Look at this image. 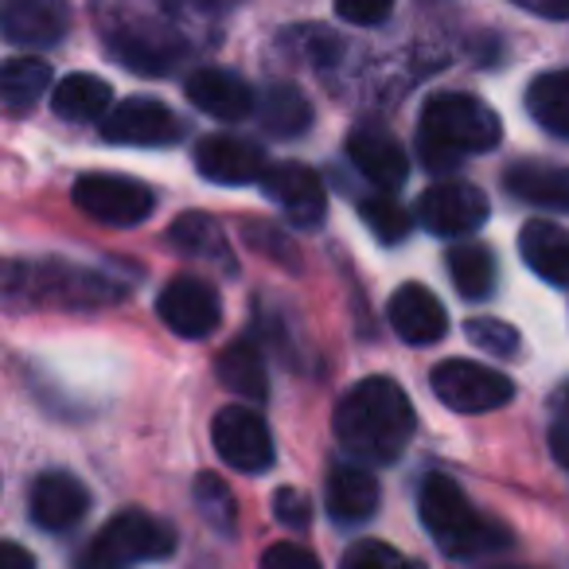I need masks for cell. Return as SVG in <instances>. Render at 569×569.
Instances as JSON below:
<instances>
[{"label":"cell","mask_w":569,"mask_h":569,"mask_svg":"<svg viewBox=\"0 0 569 569\" xmlns=\"http://www.w3.org/2000/svg\"><path fill=\"white\" fill-rule=\"evenodd\" d=\"M418 429V413L395 379H363L336 402L332 433L359 465H395Z\"/></svg>","instance_id":"obj_1"},{"label":"cell","mask_w":569,"mask_h":569,"mask_svg":"<svg viewBox=\"0 0 569 569\" xmlns=\"http://www.w3.org/2000/svg\"><path fill=\"white\" fill-rule=\"evenodd\" d=\"M499 137H503L499 113L488 102L460 94V90L433 94L418 121V152L433 172H449L465 157L491 152L499 144Z\"/></svg>","instance_id":"obj_2"},{"label":"cell","mask_w":569,"mask_h":569,"mask_svg":"<svg viewBox=\"0 0 569 569\" xmlns=\"http://www.w3.org/2000/svg\"><path fill=\"white\" fill-rule=\"evenodd\" d=\"M418 515L421 527L433 535V542L457 561L480 558V553L507 546V530L499 522H491L449 476H426L421 480Z\"/></svg>","instance_id":"obj_3"},{"label":"cell","mask_w":569,"mask_h":569,"mask_svg":"<svg viewBox=\"0 0 569 569\" xmlns=\"http://www.w3.org/2000/svg\"><path fill=\"white\" fill-rule=\"evenodd\" d=\"M176 553L172 522L149 511H121L87 546L79 569H133L141 561H164Z\"/></svg>","instance_id":"obj_4"},{"label":"cell","mask_w":569,"mask_h":569,"mask_svg":"<svg viewBox=\"0 0 569 569\" xmlns=\"http://www.w3.org/2000/svg\"><path fill=\"white\" fill-rule=\"evenodd\" d=\"M106 43L118 56V63L137 74H168L188 51L176 20H152L137 12L106 17Z\"/></svg>","instance_id":"obj_5"},{"label":"cell","mask_w":569,"mask_h":569,"mask_svg":"<svg viewBox=\"0 0 569 569\" xmlns=\"http://www.w3.org/2000/svg\"><path fill=\"white\" fill-rule=\"evenodd\" d=\"M429 387L449 410L457 413H488L515 398V387L503 371H491L472 359H445L429 375Z\"/></svg>","instance_id":"obj_6"},{"label":"cell","mask_w":569,"mask_h":569,"mask_svg":"<svg viewBox=\"0 0 569 569\" xmlns=\"http://www.w3.org/2000/svg\"><path fill=\"white\" fill-rule=\"evenodd\" d=\"M71 199L87 219L106 222V227H137L141 219H149L152 203H157L141 180H129V176H113V172L79 176Z\"/></svg>","instance_id":"obj_7"},{"label":"cell","mask_w":569,"mask_h":569,"mask_svg":"<svg viewBox=\"0 0 569 569\" xmlns=\"http://www.w3.org/2000/svg\"><path fill=\"white\" fill-rule=\"evenodd\" d=\"M211 437H214V449L219 457L227 460L234 472H250V476H261L273 468V437H269V426L258 410L250 406H222L214 413V426H211Z\"/></svg>","instance_id":"obj_8"},{"label":"cell","mask_w":569,"mask_h":569,"mask_svg":"<svg viewBox=\"0 0 569 569\" xmlns=\"http://www.w3.org/2000/svg\"><path fill=\"white\" fill-rule=\"evenodd\" d=\"M418 222L429 234L441 238H465L472 230H480L491 214V203L476 183L465 180H449V183H433V188L421 191L418 199Z\"/></svg>","instance_id":"obj_9"},{"label":"cell","mask_w":569,"mask_h":569,"mask_svg":"<svg viewBox=\"0 0 569 569\" xmlns=\"http://www.w3.org/2000/svg\"><path fill=\"white\" fill-rule=\"evenodd\" d=\"M157 312L176 336H183V340H207L222 320L219 293H214L207 281H199V277H172V281L160 289Z\"/></svg>","instance_id":"obj_10"},{"label":"cell","mask_w":569,"mask_h":569,"mask_svg":"<svg viewBox=\"0 0 569 569\" xmlns=\"http://www.w3.org/2000/svg\"><path fill=\"white\" fill-rule=\"evenodd\" d=\"M180 121L157 98H126L113 106V113L102 121V137L110 144H133V149H164L180 141Z\"/></svg>","instance_id":"obj_11"},{"label":"cell","mask_w":569,"mask_h":569,"mask_svg":"<svg viewBox=\"0 0 569 569\" xmlns=\"http://www.w3.org/2000/svg\"><path fill=\"white\" fill-rule=\"evenodd\" d=\"M261 191L269 196V203L281 207L297 227H320L328 211V196H325V183L312 168L293 164V160H284V164H269V172L261 176Z\"/></svg>","instance_id":"obj_12"},{"label":"cell","mask_w":569,"mask_h":569,"mask_svg":"<svg viewBox=\"0 0 569 569\" xmlns=\"http://www.w3.org/2000/svg\"><path fill=\"white\" fill-rule=\"evenodd\" d=\"M348 157H351V164L382 191L402 188L406 176H410V157H406L402 141H398L390 129L375 126V121H363V126L351 129Z\"/></svg>","instance_id":"obj_13"},{"label":"cell","mask_w":569,"mask_h":569,"mask_svg":"<svg viewBox=\"0 0 569 569\" xmlns=\"http://www.w3.org/2000/svg\"><path fill=\"white\" fill-rule=\"evenodd\" d=\"M196 168L199 176H207L211 183H227V188H242V183H261V176L269 172L266 152L246 137L214 133L203 137L196 149Z\"/></svg>","instance_id":"obj_14"},{"label":"cell","mask_w":569,"mask_h":569,"mask_svg":"<svg viewBox=\"0 0 569 569\" xmlns=\"http://www.w3.org/2000/svg\"><path fill=\"white\" fill-rule=\"evenodd\" d=\"M71 32L67 0H4V36L17 48H56Z\"/></svg>","instance_id":"obj_15"},{"label":"cell","mask_w":569,"mask_h":569,"mask_svg":"<svg viewBox=\"0 0 569 569\" xmlns=\"http://www.w3.org/2000/svg\"><path fill=\"white\" fill-rule=\"evenodd\" d=\"M28 507H32L36 527L59 535V530H71L87 519L90 491H87V483L74 480L71 472H43L40 480L32 483V499H28Z\"/></svg>","instance_id":"obj_16"},{"label":"cell","mask_w":569,"mask_h":569,"mask_svg":"<svg viewBox=\"0 0 569 569\" xmlns=\"http://www.w3.org/2000/svg\"><path fill=\"white\" fill-rule=\"evenodd\" d=\"M188 102L214 121H246L258 110L250 82L222 67H203V71L188 74Z\"/></svg>","instance_id":"obj_17"},{"label":"cell","mask_w":569,"mask_h":569,"mask_svg":"<svg viewBox=\"0 0 569 569\" xmlns=\"http://www.w3.org/2000/svg\"><path fill=\"white\" fill-rule=\"evenodd\" d=\"M387 317H390V328H395V332L402 336L406 343H418V348H426V343H437L445 332H449L445 305L437 301L426 284H418V281H406L402 289H395Z\"/></svg>","instance_id":"obj_18"},{"label":"cell","mask_w":569,"mask_h":569,"mask_svg":"<svg viewBox=\"0 0 569 569\" xmlns=\"http://www.w3.org/2000/svg\"><path fill=\"white\" fill-rule=\"evenodd\" d=\"M36 284V297L51 305H74V309H94V305L106 301H118L121 289H113L102 273L94 269H79V266H51V269H32V281L28 289Z\"/></svg>","instance_id":"obj_19"},{"label":"cell","mask_w":569,"mask_h":569,"mask_svg":"<svg viewBox=\"0 0 569 569\" xmlns=\"http://www.w3.org/2000/svg\"><path fill=\"white\" fill-rule=\"evenodd\" d=\"M379 480L375 472H367L363 465H336L328 472L325 483V507L336 522L343 527H356V522H367L375 511H379Z\"/></svg>","instance_id":"obj_20"},{"label":"cell","mask_w":569,"mask_h":569,"mask_svg":"<svg viewBox=\"0 0 569 569\" xmlns=\"http://www.w3.org/2000/svg\"><path fill=\"white\" fill-rule=\"evenodd\" d=\"M519 250L546 284H569V230H561L558 222L530 219L519 230Z\"/></svg>","instance_id":"obj_21"},{"label":"cell","mask_w":569,"mask_h":569,"mask_svg":"<svg viewBox=\"0 0 569 569\" xmlns=\"http://www.w3.org/2000/svg\"><path fill=\"white\" fill-rule=\"evenodd\" d=\"M507 191L530 207L546 211H569V168L558 164H511L507 168Z\"/></svg>","instance_id":"obj_22"},{"label":"cell","mask_w":569,"mask_h":569,"mask_svg":"<svg viewBox=\"0 0 569 569\" xmlns=\"http://www.w3.org/2000/svg\"><path fill=\"white\" fill-rule=\"evenodd\" d=\"M168 242L172 250L188 253L196 261H207V266H222V269H234V258H230V246L222 227L211 219V214H180V219L168 227Z\"/></svg>","instance_id":"obj_23"},{"label":"cell","mask_w":569,"mask_h":569,"mask_svg":"<svg viewBox=\"0 0 569 569\" xmlns=\"http://www.w3.org/2000/svg\"><path fill=\"white\" fill-rule=\"evenodd\" d=\"M51 110L63 121H106L113 113L110 82L94 79V74H67L56 90H51Z\"/></svg>","instance_id":"obj_24"},{"label":"cell","mask_w":569,"mask_h":569,"mask_svg":"<svg viewBox=\"0 0 569 569\" xmlns=\"http://www.w3.org/2000/svg\"><path fill=\"white\" fill-rule=\"evenodd\" d=\"M219 382L230 390V395L246 398V402H266L269 398L266 359H261V348L250 340V336H246V340H234L219 356Z\"/></svg>","instance_id":"obj_25"},{"label":"cell","mask_w":569,"mask_h":569,"mask_svg":"<svg viewBox=\"0 0 569 569\" xmlns=\"http://www.w3.org/2000/svg\"><path fill=\"white\" fill-rule=\"evenodd\" d=\"M527 110L546 133L569 141V71L538 74L527 87Z\"/></svg>","instance_id":"obj_26"},{"label":"cell","mask_w":569,"mask_h":569,"mask_svg":"<svg viewBox=\"0 0 569 569\" xmlns=\"http://www.w3.org/2000/svg\"><path fill=\"white\" fill-rule=\"evenodd\" d=\"M258 118H261V129L273 137H301L312 121V106L309 98L301 94L297 87H269L258 102Z\"/></svg>","instance_id":"obj_27"},{"label":"cell","mask_w":569,"mask_h":569,"mask_svg":"<svg viewBox=\"0 0 569 569\" xmlns=\"http://www.w3.org/2000/svg\"><path fill=\"white\" fill-rule=\"evenodd\" d=\"M51 90V67L36 56H17L0 71V98L9 110H32Z\"/></svg>","instance_id":"obj_28"},{"label":"cell","mask_w":569,"mask_h":569,"mask_svg":"<svg viewBox=\"0 0 569 569\" xmlns=\"http://www.w3.org/2000/svg\"><path fill=\"white\" fill-rule=\"evenodd\" d=\"M449 273L465 301H488L496 289V258L483 246L465 242L449 250Z\"/></svg>","instance_id":"obj_29"},{"label":"cell","mask_w":569,"mask_h":569,"mask_svg":"<svg viewBox=\"0 0 569 569\" xmlns=\"http://www.w3.org/2000/svg\"><path fill=\"white\" fill-rule=\"evenodd\" d=\"M196 503L214 530L234 535V496H230V488L219 480V476H211V472L199 476L196 480Z\"/></svg>","instance_id":"obj_30"},{"label":"cell","mask_w":569,"mask_h":569,"mask_svg":"<svg viewBox=\"0 0 569 569\" xmlns=\"http://www.w3.org/2000/svg\"><path fill=\"white\" fill-rule=\"evenodd\" d=\"M359 214H363V222L375 230V238H382L387 246H395V242H402L406 234H410V227H413V219L406 214V207H398L395 199H363L359 203Z\"/></svg>","instance_id":"obj_31"},{"label":"cell","mask_w":569,"mask_h":569,"mask_svg":"<svg viewBox=\"0 0 569 569\" xmlns=\"http://www.w3.org/2000/svg\"><path fill=\"white\" fill-rule=\"evenodd\" d=\"M465 332H468V340H472L476 348L488 351V356L511 359L515 351H519V332H515L511 325H503V320H496V317H472Z\"/></svg>","instance_id":"obj_32"},{"label":"cell","mask_w":569,"mask_h":569,"mask_svg":"<svg viewBox=\"0 0 569 569\" xmlns=\"http://www.w3.org/2000/svg\"><path fill=\"white\" fill-rule=\"evenodd\" d=\"M340 569H413V566L395 550V546L363 538V542H356L348 553H343Z\"/></svg>","instance_id":"obj_33"},{"label":"cell","mask_w":569,"mask_h":569,"mask_svg":"<svg viewBox=\"0 0 569 569\" xmlns=\"http://www.w3.org/2000/svg\"><path fill=\"white\" fill-rule=\"evenodd\" d=\"M164 12L176 24H191V20H219L230 9H238V0H160Z\"/></svg>","instance_id":"obj_34"},{"label":"cell","mask_w":569,"mask_h":569,"mask_svg":"<svg viewBox=\"0 0 569 569\" xmlns=\"http://www.w3.org/2000/svg\"><path fill=\"white\" fill-rule=\"evenodd\" d=\"M246 242H250L253 250L266 253V258L284 261V266H293V269H297V250H293V242H289V238L281 234V230L253 222V227H246Z\"/></svg>","instance_id":"obj_35"},{"label":"cell","mask_w":569,"mask_h":569,"mask_svg":"<svg viewBox=\"0 0 569 569\" xmlns=\"http://www.w3.org/2000/svg\"><path fill=\"white\" fill-rule=\"evenodd\" d=\"M261 569H320V558L297 542H273L261 553Z\"/></svg>","instance_id":"obj_36"},{"label":"cell","mask_w":569,"mask_h":569,"mask_svg":"<svg viewBox=\"0 0 569 569\" xmlns=\"http://www.w3.org/2000/svg\"><path fill=\"white\" fill-rule=\"evenodd\" d=\"M336 12H340L348 24L375 28L395 12V0H336Z\"/></svg>","instance_id":"obj_37"},{"label":"cell","mask_w":569,"mask_h":569,"mask_svg":"<svg viewBox=\"0 0 569 569\" xmlns=\"http://www.w3.org/2000/svg\"><path fill=\"white\" fill-rule=\"evenodd\" d=\"M273 515L284 522V527H293V530H305L312 522V503L301 496L297 488H281L273 496Z\"/></svg>","instance_id":"obj_38"},{"label":"cell","mask_w":569,"mask_h":569,"mask_svg":"<svg viewBox=\"0 0 569 569\" xmlns=\"http://www.w3.org/2000/svg\"><path fill=\"white\" fill-rule=\"evenodd\" d=\"M519 9L535 12L542 20H569V0H511Z\"/></svg>","instance_id":"obj_39"},{"label":"cell","mask_w":569,"mask_h":569,"mask_svg":"<svg viewBox=\"0 0 569 569\" xmlns=\"http://www.w3.org/2000/svg\"><path fill=\"white\" fill-rule=\"evenodd\" d=\"M0 569H36V561L20 542H4L0 546Z\"/></svg>","instance_id":"obj_40"},{"label":"cell","mask_w":569,"mask_h":569,"mask_svg":"<svg viewBox=\"0 0 569 569\" xmlns=\"http://www.w3.org/2000/svg\"><path fill=\"white\" fill-rule=\"evenodd\" d=\"M550 452H553V460L569 472V426L550 429Z\"/></svg>","instance_id":"obj_41"},{"label":"cell","mask_w":569,"mask_h":569,"mask_svg":"<svg viewBox=\"0 0 569 569\" xmlns=\"http://www.w3.org/2000/svg\"><path fill=\"white\" fill-rule=\"evenodd\" d=\"M561 406H566V413H569V382H566V390H561Z\"/></svg>","instance_id":"obj_42"}]
</instances>
